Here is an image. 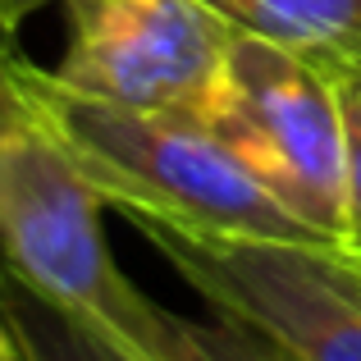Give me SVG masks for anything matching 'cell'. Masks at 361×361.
I'll use <instances>...</instances> for the list:
<instances>
[{"mask_svg": "<svg viewBox=\"0 0 361 361\" xmlns=\"http://www.w3.org/2000/svg\"><path fill=\"white\" fill-rule=\"evenodd\" d=\"M27 110L123 220L156 215L202 233L334 247L283 211L202 115L92 101L37 64H27Z\"/></svg>", "mask_w": 361, "mask_h": 361, "instance_id": "1", "label": "cell"}, {"mask_svg": "<svg viewBox=\"0 0 361 361\" xmlns=\"http://www.w3.org/2000/svg\"><path fill=\"white\" fill-rule=\"evenodd\" d=\"M206 123L283 211L343 247L348 97L338 73L252 32H233Z\"/></svg>", "mask_w": 361, "mask_h": 361, "instance_id": "2", "label": "cell"}, {"mask_svg": "<svg viewBox=\"0 0 361 361\" xmlns=\"http://www.w3.org/2000/svg\"><path fill=\"white\" fill-rule=\"evenodd\" d=\"M211 311L238 316L298 361H361V261L343 247L202 233L128 215Z\"/></svg>", "mask_w": 361, "mask_h": 361, "instance_id": "3", "label": "cell"}, {"mask_svg": "<svg viewBox=\"0 0 361 361\" xmlns=\"http://www.w3.org/2000/svg\"><path fill=\"white\" fill-rule=\"evenodd\" d=\"M101 206L106 197L32 110L0 123V261L46 302L97 320L128 343L151 298L115 265Z\"/></svg>", "mask_w": 361, "mask_h": 361, "instance_id": "4", "label": "cell"}, {"mask_svg": "<svg viewBox=\"0 0 361 361\" xmlns=\"http://www.w3.org/2000/svg\"><path fill=\"white\" fill-rule=\"evenodd\" d=\"M64 55L55 78L128 110L211 115L238 27L211 0H60Z\"/></svg>", "mask_w": 361, "mask_h": 361, "instance_id": "5", "label": "cell"}, {"mask_svg": "<svg viewBox=\"0 0 361 361\" xmlns=\"http://www.w3.org/2000/svg\"><path fill=\"white\" fill-rule=\"evenodd\" d=\"M238 32L298 51L348 78L361 73V0H211Z\"/></svg>", "mask_w": 361, "mask_h": 361, "instance_id": "6", "label": "cell"}, {"mask_svg": "<svg viewBox=\"0 0 361 361\" xmlns=\"http://www.w3.org/2000/svg\"><path fill=\"white\" fill-rule=\"evenodd\" d=\"M0 316L14 334V361H147L106 325L55 307L0 261Z\"/></svg>", "mask_w": 361, "mask_h": 361, "instance_id": "7", "label": "cell"}, {"mask_svg": "<svg viewBox=\"0 0 361 361\" xmlns=\"http://www.w3.org/2000/svg\"><path fill=\"white\" fill-rule=\"evenodd\" d=\"M128 348H137L147 361H298L238 316H178L160 302H151Z\"/></svg>", "mask_w": 361, "mask_h": 361, "instance_id": "8", "label": "cell"}, {"mask_svg": "<svg viewBox=\"0 0 361 361\" xmlns=\"http://www.w3.org/2000/svg\"><path fill=\"white\" fill-rule=\"evenodd\" d=\"M348 97V211H343V252L361 261V92L343 78Z\"/></svg>", "mask_w": 361, "mask_h": 361, "instance_id": "9", "label": "cell"}, {"mask_svg": "<svg viewBox=\"0 0 361 361\" xmlns=\"http://www.w3.org/2000/svg\"><path fill=\"white\" fill-rule=\"evenodd\" d=\"M27 115V60L18 55L14 37L0 32V123Z\"/></svg>", "mask_w": 361, "mask_h": 361, "instance_id": "10", "label": "cell"}, {"mask_svg": "<svg viewBox=\"0 0 361 361\" xmlns=\"http://www.w3.org/2000/svg\"><path fill=\"white\" fill-rule=\"evenodd\" d=\"M46 5H55V0H0V32L14 37L18 27H23L32 14H42Z\"/></svg>", "mask_w": 361, "mask_h": 361, "instance_id": "11", "label": "cell"}, {"mask_svg": "<svg viewBox=\"0 0 361 361\" xmlns=\"http://www.w3.org/2000/svg\"><path fill=\"white\" fill-rule=\"evenodd\" d=\"M0 361H14V334H9L5 316H0Z\"/></svg>", "mask_w": 361, "mask_h": 361, "instance_id": "12", "label": "cell"}, {"mask_svg": "<svg viewBox=\"0 0 361 361\" xmlns=\"http://www.w3.org/2000/svg\"><path fill=\"white\" fill-rule=\"evenodd\" d=\"M348 82H353V87L361 92V73H348Z\"/></svg>", "mask_w": 361, "mask_h": 361, "instance_id": "13", "label": "cell"}]
</instances>
